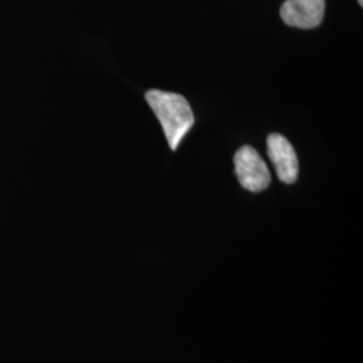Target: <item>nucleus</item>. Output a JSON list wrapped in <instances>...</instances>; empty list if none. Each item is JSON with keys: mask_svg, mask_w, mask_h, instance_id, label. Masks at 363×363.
<instances>
[{"mask_svg": "<svg viewBox=\"0 0 363 363\" xmlns=\"http://www.w3.org/2000/svg\"><path fill=\"white\" fill-rule=\"evenodd\" d=\"M145 100L160 121L169 148L175 151L182 139L194 125V113L189 101L178 93L157 89L147 91Z\"/></svg>", "mask_w": 363, "mask_h": 363, "instance_id": "f257e3e1", "label": "nucleus"}, {"mask_svg": "<svg viewBox=\"0 0 363 363\" xmlns=\"http://www.w3.org/2000/svg\"><path fill=\"white\" fill-rule=\"evenodd\" d=\"M237 178L244 189L252 193L265 190L271 183V172L259 152L250 147H241L234 156Z\"/></svg>", "mask_w": 363, "mask_h": 363, "instance_id": "f03ea898", "label": "nucleus"}, {"mask_svg": "<svg viewBox=\"0 0 363 363\" xmlns=\"http://www.w3.org/2000/svg\"><path fill=\"white\" fill-rule=\"evenodd\" d=\"M325 11V0H286L280 16L288 26L310 30L322 23Z\"/></svg>", "mask_w": 363, "mask_h": 363, "instance_id": "7ed1b4c3", "label": "nucleus"}, {"mask_svg": "<svg viewBox=\"0 0 363 363\" xmlns=\"http://www.w3.org/2000/svg\"><path fill=\"white\" fill-rule=\"evenodd\" d=\"M268 156L274 166L279 179L286 184L298 179V162L294 145L283 135L271 133L267 140Z\"/></svg>", "mask_w": 363, "mask_h": 363, "instance_id": "20e7f679", "label": "nucleus"}, {"mask_svg": "<svg viewBox=\"0 0 363 363\" xmlns=\"http://www.w3.org/2000/svg\"><path fill=\"white\" fill-rule=\"evenodd\" d=\"M358 3H359L361 6H363V0H358Z\"/></svg>", "mask_w": 363, "mask_h": 363, "instance_id": "39448f33", "label": "nucleus"}]
</instances>
